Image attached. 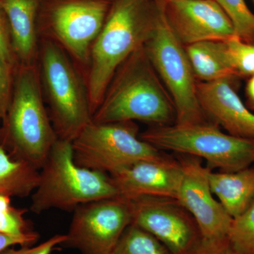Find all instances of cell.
Returning <instances> with one entry per match:
<instances>
[{"mask_svg":"<svg viewBox=\"0 0 254 254\" xmlns=\"http://www.w3.org/2000/svg\"><path fill=\"white\" fill-rule=\"evenodd\" d=\"M157 4L149 0H115L92 46L85 76L92 115L118 68L150 34ZM93 118V117H92Z\"/></svg>","mask_w":254,"mask_h":254,"instance_id":"6da1fadb","label":"cell"},{"mask_svg":"<svg viewBox=\"0 0 254 254\" xmlns=\"http://www.w3.org/2000/svg\"><path fill=\"white\" fill-rule=\"evenodd\" d=\"M134 121L153 126L176 121L173 101L159 81L144 46L118 68L92 118L95 123Z\"/></svg>","mask_w":254,"mask_h":254,"instance_id":"7a4b0ae2","label":"cell"},{"mask_svg":"<svg viewBox=\"0 0 254 254\" xmlns=\"http://www.w3.org/2000/svg\"><path fill=\"white\" fill-rule=\"evenodd\" d=\"M58 139L43 98L38 62L18 64L9 108L1 120L0 145L11 158L40 170Z\"/></svg>","mask_w":254,"mask_h":254,"instance_id":"3957f363","label":"cell"},{"mask_svg":"<svg viewBox=\"0 0 254 254\" xmlns=\"http://www.w3.org/2000/svg\"><path fill=\"white\" fill-rule=\"evenodd\" d=\"M38 66L42 91L59 139L72 142L92 122L86 79L69 55L40 38Z\"/></svg>","mask_w":254,"mask_h":254,"instance_id":"277c9868","label":"cell"},{"mask_svg":"<svg viewBox=\"0 0 254 254\" xmlns=\"http://www.w3.org/2000/svg\"><path fill=\"white\" fill-rule=\"evenodd\" d=\"M39 173L30 206L38 215L51 209L73 212L85 203L118 196L110 175L76 163L71 142L58 138Z\"/></svg>","mask_w":254,"mask_h":254,"instance_id":"5b68a950","label":"cell"},{"mask_svg":"<svg viewBox=\"0 0 254 254\" xmlns=\"http://www.w3.org/2000/svg\"><path fill=\"white\" fill-rule=\"evenodd\" d=\"M140 138L157 149L205 160L210 170L236 172L254 163V139L235 136L211 123L153 126Z\"/></svg>","mask_w":254,"mask_h":254,"instance_id":"8992f818","label":"cell"},{"mask_svg":"<svg viewBox=\"0 0 254 254\" xmlns=\"http://www.w3.org/2000/svg\"><path fill=\"white\" fill-rule=\"evenodd\" d=\"M153 28L144 48L157 74L168 88L181 125L208 123L197 95V83L186 50L165 15L163 0L157 3Z\"/></svg>","mask_w":254,"mask_h":254,"instance_id":"52a82bcc","label":"cell"},{"mask_svg":"<svg viewBox=\"0 0 254 254\" xmlns=\"http://www.w3.org/2000/svg\"><path fill=\"white\" fill-rule=\"evenodd\" d=\"M113 3L112 0H42L39 37L61 47L85 77L92 46Z\"/></svg>","mask_w":254,"mask_h":254,"instance_id":"ba28073f","label":"cell"},{"mask_svg":"<svg viewBox=\"0 0 254 254\" xmlns=\"http://www.w3.org/2000/svg\"><path fill=\"white\" fill-rule=\"evenodd\" d=\"M71 145L78 165L110 176L138 162L164 155L161 150L140 138L134 122H91Z\"/></svg>","mask_w":254,"mask_h":254,"instance_id":"9c48e42d","label":"cell"},{"mask_svg":"<svg viewBox=\"0 0 254 254\" xmlns=\"http://www.w3.org/2000/svg\"><path fill=\"white\" fill-rule=\"evenodd\" d=\"M73 213L62 246L81 254H113L131 224L129 202L120 196L85 203Z\"/></svg>","mask_w":254,"mask_h":254,"instance_id":"30bf717a","label":"cell"},{"mask_svg":"<svg viewBox=\"0 0 254 254\" xmlns=\"http://www.w3.org/2000/svg\"><path fill=\"white\" fill-rule=\"evenodd\" d=\"M131 224L158 239L173 254H189L202 238L196 222L176 198L142 196L128 200Z\"/></svg>","mask_w":254,"mask_h":254,"instance_id":"8fae6325","label":"cell"},{"mask_svg":"<svg viewBox=\"0 0 254 254\" xmlns=\"http://www.w3.org/2000/svg\"><path fill=\"white\" fill-rule=\"evenodd\" d=\"M178 160L182 178L177 199L194 218L202 238L227 237L232 218L214 197L209 183L210 169L196 157L180 155Z\"/></svg>","mask_w":254,"mask_h":254,"instance_id":"7c38bea8","label":"cell"},{"mask_svg":"<svg viewBox=\"0 0 254 254\" xmlns=\"http://www.w3.org/2000/svg\"><path fill=\"white\" fill-rule=\"evenodd\" d=\"M170 26L182 44L225 41L235 34L233 25L215 0H163Z\"/></svg>","mask_w":254,"mask_h":254,"instance_id":"4fadbf2b","label":"cell"},{"mask_svg":"<svg viewBox=\"0 0 254 254\" xmlns=\"http://www.w3.org/2000/svg\"><path fill=\"white\" fill-rule=\"evenodd\" d=\"M118 196L127 200L142 196L177 198L182 178L178 159L164 155L143 160L111 175Z\"/></svg>","mask_w":254,"mask_h":254,"instance_id":"5bb4252c","label":"cell"},{"mask_svg":"<svg viewBox=\"0 0 254 254\" xmlns=\"http://www.w3.org/2000/svg\"><path fill=\"white\" fill-rule=\"evenodd\" d=\"M232 78L197 83L200 108L208 122L230 134L254 139V113L235 91Z\"/></svg>","mask_w":254,"mask_h":254,"instance_id":"9a60e30c","label":"cell"},{"mask_svg":"<svg viewBox=\"0 0 254 254\" xmlns=\"http://www.w3.org/2000/svg\"><path fill=\"white\" fill-rule=\"evenodd\" d=\"M0 2L9 19L18 64L37 63L40 43L38 22L42 0H0Z\"/></svg>","mask_w":254,"mask_h":254,"instance_id":"2e32d148","label":"cell"},{"mask_svg":"<svg viewBox=\"0 0 254 254\" xmlns=\"http://www.w3.org/2000/svg\"><path fill=\"white\" fill-rule=\"evenodd\" d=\"M208 179L214 195L232 218L243 213L254 200V168L230 173L210 170Z\"/></svg>","mask_w":254,"mask_h":254,"instance_id":"e0dca14e","label":"cell"},{"mask_svg":"<svg viewBox=\"0 0 254 254\" xmlns=\"http://www.w3.org/2000/svg\"><path fill=\"white\" fill-rule=\"evenodd\" d=\"M195 76L203 82L238 76L232 67L225 41H203L185 48Z\"/></svg>","mask_w":254,"mask_h":254,"instance_id":"ac0fdd59","label":"cell"},{"mask_svg":"<svg viewBox=\"0 0 254 254\" xmlns=\"http://www.w3.org/2000/svg\"><path fill=\"white\" fill-rule=\"evenodd\" d=\"M39 178L38 169L11 158L0 145V195L26 198L36 190Z\"/></svg>","mask_w":254,"mask_h":254,"instance_id":"d6986e66","label":"cell"},{"mask_svg":"<svg viewBox=\"0 0 254 254\" xmlns=\"http://www.w3.org/2000/svg\"><path fill=\"white\" fill-rule=\"evenodd\" d=\"M113 254H173L151 234L131 224L124 232Z\"/></svg>","mask_w":254,"mask_h":254,"instance_id":"ffe728a7","label":"cell"},{"mask_svg":"<svg viewBox=\"0 0 254 254\" xmlns=\"http://www.w3.org/2000/svg\"><path fill=\"white\" fill-rule=\"evenodd\" d=\"M227 240L237 254H254V198L243 213L232 218Z\"/></svg>","mask_w":254,"mask_h":254,"instance_id":"44dd1931","label":"cell"},{"mask_svg":"<svg viewBox=\"0 0 254 254\" xmlns=\"http://www.w3.org/2000/svg\"><path fill=\"white\" fill-rule=\"evenodd\" d=\"M233 25L236 36L254 44V14L245 0H215Z\"/></svg>","mask_w":254,"mask_h":254,"instance_id":"7402d4cb","label":"cell"},{"mask_svg":"<svg viewBox=\"0 0 254 254\" xmlns=\"http://www.w3.org/2000/svg\"><path fill=\"white\" fill-rule=\"evenodd\" d=\"M232 67L238 76L254 74V44L246 43L237 36L225 41Z\"/></svg>","mask_w":254,"mask_h":254,"instance_id":"603a6c76","label":"cell"},{"mask_svg":"<svg viewBox=\"0 0 254 254\" xmlns=\"http://www.w3.org/2000/svg\"><path fill=\"white\" fill-rule=\"evenodd\" d=\"M27 210L11 206L0 213V234L10 236H24L35 231L32 230L23 215Z\"/></svg>","mask_w":254,"mask_h":254,"instance_id":"cb8c5ba5","label":"cell"},{"mask_svg":"<svg viewBox=\"0 0 254 254\" xmlns=\"http://www.w3.org/2000/svg\"><path fill=\"white\" fill-rule=\"evenodd\" d=\"M0 58L13 71H16L18 64L16 55L14 54V48H13L11 28H10L7 15L1 2H0Z\"/></svg>","mask_w":254,"mask_h":254,"instance_id":"d4e9b609","label":"cell"},{"mask_svg":"<svg viewBox=\"0 0 254 254\" xmlns=\"http://www.w3.org/2000/svg\"><path fill=\"white\" fill-rule=\"evenodd\" d=\"M14 71L0 58V118H4L12 94Z\"/></svg>","mask_w":254,"mask_h":254,"instance_id":"484cf974","label":"cell"},{"mask_svg":"<svg viewBox=\"0 0 254 254\" xmlns=\"http://www.w3.org/2000/svg\"><path fill=\"white\" fill-rule=\"evenodd\" d=\"M66 238V235H56L39 245L21 247L20 249L9 247L0 252V254H52L63 245Z\"/></svg>","mask_w":254,"mask_h":254,"instance_id":"4316f807","label":"cell"},{"mask_svg":"<svg viewBox=\"0 0 254 254\" xmlns=\"http://www.w3.org/2000/svg\"><path fill=\"white\" fill-rule=\"evenodd\" d=\"M189 254H239L232 250L227 237L221 239L201 238Z\"/></svg>","mask_w":254,"mask_h":254,"instance_id":"83f0119b","label":"cell"},{"mask_svg":"<svg viewBox=\"0 0 254 254\" xmlns=\"http://www.w3.org/2000/svg\"><path fill=\"white\" fill-rule=\"evenodd\" d=\"M39 239V234L36 232L24 236H10L0 234V252L16 245L30 247L36 245Z\"/></svg>","mask_w":254,"mask_h":254,"instance_id":"f1b7e54d","label":"cell"},{"mask_svg":"<svg viewBox=\"0 0 254 254\" xmlns=\"http://www.w3.org/2000/svg\"><path fill=\"white\" fill-rule=\"evenodd\" d=\"M247 95L251 108H254V74L251 76L247 85Z\"/></svg>","mask_w":254,"mask_h":254,"instance_id":"f546056e","label":"cell"},{"mask_svg":"<svg viewBox=\"0 0 254 254\" xmlns=\"http://www.w3.org/2000/svg\"><path fill=\"white\" fill-rule=\"evenodd\" d=\"M11 206V197L0 195V213L6 211Z\"/></svg>","mask_w":254,"mask_h":254,"instance_id":"4dcf8cb0","label":"cell"},{"mask_svg":"<svg viewBox=\"0 0 254 254\" xmlns=\"http://www.w3.org/2000/svg\"><path fill=\"white\" fill-rule=\"evenodd\" d=\"M1 119L0 118V128H1Z\"/></svg>","mask_w":254,"mask_h":254,"instance_id":"1f68e13d","label":"cell"},{"mask_svg":"<svg viewBox=\"0 0 254 254\" xmlns=\"http://www.w3.org/2000/svg\"></svg>","mask_w":254,"mask_h":254,"instance_id":"d6a6232c","label":"cell"}]
</instances>
